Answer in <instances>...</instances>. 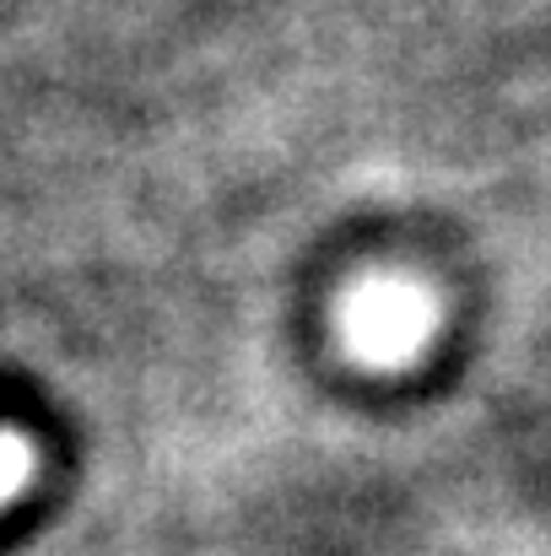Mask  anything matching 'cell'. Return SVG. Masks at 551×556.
<instances>
[{"mask_svg": "<svg viewBox=\"0 0 551 556\" xmlns=\"http://www.w3.org/2000/svg\"><path fill=\"white\" fill-rule=\"evenodd\" d=\"M341 336H347V346L363 363L400 368L433 336V298L422 287H411V281H395V276L363 281L341 303Z\"/></svg>", "mask_w": 551, "mask_h": 556, "instance_id": "1", "label": "cell"}, {"mask_svg": "<svg viewBox=\"0 0 551 556\" xmlns=\"http://www.w3.org/2000/svg\"><path fill=\"white\" fill-rule=\"evenodd\" d=\"M27 481H33V443L22 432H5L0 427V503L16 497Z\"/></svg>", "mask_w": 551, "mask_h": 556, "instance_id": "2", "label": "cell"}]
</instances>
